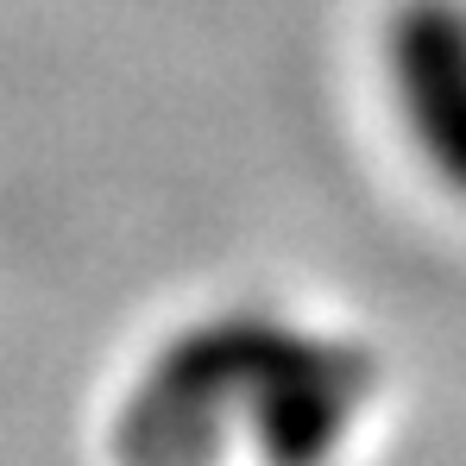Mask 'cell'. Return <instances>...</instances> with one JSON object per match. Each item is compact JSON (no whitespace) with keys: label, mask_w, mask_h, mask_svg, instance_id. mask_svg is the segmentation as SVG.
<instances>
[{"label":"cell","mask_w":466,"mask_h":466,"mask_svg":"<svg viewBox=\"0 0 466 466\" xmlns=\"http://www.w3.org/2000/svg\"><path fill=\"white\" fill-rule=\"evenodd\" d=\"M385 64L416 152L466 196V0H403L390 13Z\"/></svg>","instance_id":"cell-1"}]
</instances>
